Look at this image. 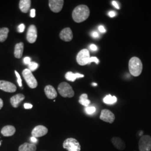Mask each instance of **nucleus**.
Masks as SVG:
<instances>
[{"instance_id":"f257e3e1","label":"nucleus","mask_w":151,"mask_h":151,"mask_svg":"<svg viewBox=\"0 0 151 151\" xmlns=\"http://www.w3.org/2000/svg\"><path fill=\"white\" fill-rule=\"evenodd\" d=\"M90 14L89 8L86 5H81L76 7L72 12V18L77 23L85 21L88 19Z\"/></svg>"},{"instance_id":"f03ea898","label":"nucleus","mask_w":151,"mask_h":151,"mask_svg":"<svg viewBox=\"0 0 151 151\" xmlns=\"http://www.w3.org/2000/svg\"><path fill=\"white\" fill-rule=\"evenodd\" d=\"M143 70V64L140 59L137 57L130 58L129 62L130 73L134 77L140 75Z\"/></svg>"},{"instance_id":"7ed1b4c3","label":"nucleus","mask_w":151,"mask_h":151,"mask_svg":"<svg viewBox=\"0 0 151 151\" xmlns=\"http://www.w3.org/2000/svg\"><path fill=\"white\" fill-rule=\"evenodd\" d=\"M58 91L62 97L71 98L75 95V92L72 87L67 82L60 83L58 87Z\"/></svg>"},{"instance_id":"20e7f679","label":"nucleus","mask_w":151,"mask_h":151,"mask_svg":"<svg viewBox=\"0 0 151 151\" xmlns=\"http://www.w3.org/2000/svg\"><path fill=\"white\" fill-rule=\"evenodd\" d=\"M63 147L68 151H80L81 145L75 138H68L63 142Z\"/></svg>"},{"instance_id":"39448f33","label":"nucleus","mask_w":151,"mask_h":151,"mask_svg":"<svg viewBox=\"0 0 151 151\" xmlns=\"http://www.w3.org/2000/svg\"><path fill=\"white\" fill-rule=\"evenodd\" d=\"M22 76L27 83V85L31 88H35L38 86V82L34 76L32 72L29 69H25L22 71Z\"/></svg>"},{"instance_id":"423d86ee","label":"nucleus","mask_w":151,"mask_h":151,"mask_svg":"<svg viewBox=\"0 0 151 151\" xmlns=\"http://www.w3.org/2000/svg\"><path fill=\"white\" fill-rule=\"evenodd\" d=\"M90 55L89 51L87 49H83L80 50L76 57V60L78 64L80 65H88Z\"/></svg>"},{"instance_id":"0eeeda50","label":"nucleus","mask_w":151,"mask_h":151,"mask_svg":"<svg viewBox=\"0 0 151 151\" xmlns=\"http://www.w3.org/2000/svg\"><path fill=\"white\" fill-rule=\"evenodd\" d=\"M138 146H139V150L140 151H151V136L145 135L141 137V138L139 140Z\"/></svg>"},{"instance_id":"6e6552de","label":"nucleus","mask_w":151,"mask_h":151,"mask_svg":"<svg viewBox=\"0 0 151 151\" xmlns=\"http://www.w3.org/2000/svg\"><path fill=\"white\" fill-rule=\"evenodd\" d=\"M100 119L104 122L112 124L115 120V116L110 110L108 109H104L101 112Z\"/></svg>"},{"instance_id":"1a4fd4ad","label":"nucleus","mask_w":151,"mask_h":151,"mask_svg":"<svg viewBox=\"0 0 151 151\" xmlns=\"http://www.w3.org/2000/svg\"><path fill=\"white\" fill-rule=\"evenodd\" d=\"M37 39V29L34 25H31L27 30V39L29 43H34Z\"/></svg>"},{"instance_id":"9d476101","label":"nucleus","mask_w":151,"mask_h":151,"mask_svg":"<svg viewBox=\"0 0 151 151\" xmlns=\"http://www.w3.org/2000/svg\"><path fill=\"white\" fill-rule=\"evenodd\" d=\"M64 5L63 0H50L49 1V6L50 10L55 13L60 12L62 10Z\"/></svg>"},{"instance_id":"9b49d317","label":"nucleus","mask_w":151,"mask_h":151,"mask_svg":"<svg viewBox=\"0 0 151 151\" xmlns=\"http://www.w3.org/2000/svg\"><path fill=\"white\" fill-rule=\"evenodd\" d=\"M48 132V129L43 125H38L35 127L32 131V135L35 138L42 137L46 135Z\"/></svg>"},{"instance_id":"f8f14e48","label":"nucleus","mask_w":151,"mask_h":151,"mask_svg":"<svg viewBox=\"0 0 151 151\" xmlns=\"http://www.w3.org/2000/svg\"><path fill=\"white\" fill-rule=\"evenodd\" d=\"M0 89L6 92H15L16 91V86L10 82L0 80Z\"/></svg>"},{"instance_id":"ddd939ff","label":"nucleus","mask_w":151,"mask_h":151,"mask_svg":"<svg viewBox=\"0 0 151 151\" xmlns=\"http://www.w3.org/2000/svg\"><path fill=\"white\" fill-rule=\"evenodd\" d=\"M60 37L65 42H70L73 39V33L70 27L63 29L60 34Z\"/></svg>"},{"instance_id":"4468645a","label":"nucleus","mask_w":151,"mask_h":151,"mask_svg":"<svg viewBox=\"0 0 151 151\" xmlns=\"http://www.w3.org/2000/svg\"><path fill=\"white\" fill-rule=\"evenodd\" d=\"M25 96L22 93H19L16 95L13 96L10 99V103L11 105L14 108H18L20 103L22 101L25 99Z\"/></svg>"},{"instance_id":"2eb2a0df","label":"nucleus","mask_w":151,"mask_h":151,"mask_svg":"<svg viewBox=\"0 0 151 151\" xmlns=\"http://www.w3.org/2000/svg\"><path fill=\"white\" fill-rule=\"evenodd\" d=\"M114 146L120 151H123L125 148V143L124 140L119 137H113L111 139Z\"/></svg>"},{"instance_id":"dca6fc26","label":"nucleus","mask_w":151,"mask_h":151,"mask_svg":"<svg viewBox=\"0 0 151 151\" xmlns=\"http://www.w3.org/2000/svg\"><path fill=\"white\" fill-rule=\"evenodd\" d=\"M15 128L12 125H6L1 130V133L4 137H11L15 134Z\"/></svg>"},{"instance_id":"f3484780","label":"nucleus","mask_w":151,"mask_h":151,"mask_svg":"<svg viewBox=\"0 0 151 151\" xmlns=\"http://www.w3.org/2000/svg\"><path fill=\"white\" fill-rule=\"evenodd\" d=\"M45 95L49 99H54L57 96V92L53 87L51 85H47L44 88Z\"/></svg>"},{"instance_id":"a211bd4d","label":"nucleus","mask_w":151,"mask_h":151,"mask_svg":"<svg viewBox=\"0 0 151 151\" xmlns=\"http://www.w3.org/2000/svg\"><path fill=\"white\" fill-rule=\"evenodd\" d=\"M30 0H20L19 1V8L20 10L24 12L27 13L30 10L31 7Z\"/></svg>"},{"instance_id":"6ab92c4d","label":"nucleus","mask_w":151,"mask_h":151,"mask_svg":"<svg viewBox=\"0 0 151 151\" xmlns=\"http://www.w3.org/2000/svg\"><path fill=\"white\" fill-rule=\"evenodd\" d=\"M37 146L34 143H24L19 147V151H36Z\"/></svg>"},{"instance_id":"aec40b11","label":"nucleus","mask_w":151,"mask_h":151,"mask_svg":"<svg viewBox=\"0 0 151 151\" xmlns=\"http://www.w3.org/2000/svg\"><path fill=\"white\" fill-rule=\"evenodd\" d=\"M24 43L20 42L16 44L14 49V56L16 58H21L24 51Z\"/></svg>"},{"instance_id":"412c9836","label":"nucleus","mask_w":151,"mask_h":151,"mask_svg":"<svg viewBox=\"0 0 151 151\" xmlns=\"http://www.w3.org/2000/svg\"><path fill=\"white\" fill-rule=\"evenodd\" d=\"M83 77H84L83 75H82V74L78 73H73L72 72H67L65 75V77L66 80H67L68 81H71V82H74L77 78H82Z\"/></svg>"},{"instance_id":"4be33fe9","label":"nucleus","mask_w":151,"mask_h":151,"mask_svg":"<svg viewBox=\"0 0 151 151\" xmlns=\"http://www.w3.org/2000/svg\"><path fill=\"white\" fill-rule=\"evenodd\" d=\"M9 29L7 27L0 28V42H4L7 39Z\"/></svg>"},{"instance_id":"5701e85b","label":"nucleus","mask_w":151,"mask_h":151,"mask_svg":"<svg viewBox=\"0 0 151 151\" xmlns=\"http://www.w3.org/2000/svg\"><path fill=\"white\" fill-rule=\"evenodd\" d=\"M79 103L85 107L88 106V105L91 103V101L90 100L88 99V95L86 93H83L81 95L80 97Z\"/></svg>"},{"instance_id":"b1692460","label":"nucleus","mask_w":151,"mask_h":151,"mask_svg":"<svg viewBox=\"0 0 151 151\" xmlns=\"http://www.w3.org/2000/svg\"><path fill=\"white\" fill-rule=\"evenodd\" d=\"M103 101L105 104H109V105H112L117 101V98L115 96H111V95H108L104 98Z\"/></svg>"},{"instance_id":"393cba45","label":"nucleus","mask_w":151,"mask_h":151,"mask_svg":"<svg viewBox=\"0 0 151 151\" xmlns=\"http://www.w3.org/2000/svg\"><path fill=\"white\" fill-rule=\"evenodd\" d=\"M27 65L29 67V70H30L32 72L36 70L39 66L38 63L35 62H31Z\"/></svg>"},{"instance_id":"a878e982","label":"nucleus","mask_w":151,"mask_h":151,"mask_svg":"<svg viewBox=\"0 0 151 151\" xmlns=\"http://www.w3.org/2000/svg\"><path fill=\"white\" fill-rule=\"evenodd\" d=\"M85 112L88 115H91L96 111V108L94 106H87L85 109Z\"/></svg>"},{"instance_id":"bb28decb","label":"nucleus","mask_w":151,"mask_h":151,"mask_svg":"<svg viewBox=\"0 0 151 151\" xmlns=\"http://www.w3.org/2000/svg\"><path fill=\"white\" fill-rule=\"evenodd\" d=\"M15 74H16V77H17V83H18V84H19V86L21 88L22 87V78H21V77H20V75H19V73L16 71V70H15Z\"/></svg>"},{"instance_id":"cd10ccee","label":"nucleus","mask_w":151,"mask_h":151,"mask_svg":"<svg viewBox=\"0 0 151 151\" xmlns=\"http://www.w3.org/2000/svg\"><path fill=\"white\" fill-rule=\"evenodd\" d=\"M92 62H95L96 63L97 65H98L99 63V60L97 58V57H90V60H89V63L88 64H90Z\"/></svg>"},{"instance_id":"c85d7f7f","label":"nucleus","mask_w":151,"mask_h":151,"mask_svg":"<svg viewBox=\"0 0 151 151\" xmlns=\"http://www.w3.org/2000/svg\"><path fill=\"white\" fill-rule=\"evenodd\" d=\"M23 62H24V63L25 65H28L32 62V61H31V58H30V57H25V58H24Z\"/></svg>"},{"instance_id":"c756f323","label":"nucleus","mask_w":151,"mask_h":151,"mask_svg":"<svg viewBox=\"0 0 151 151\" xmlns=\"http://www.w3.org/2000/svg\"><path fill=\"white\" fill-rule=\"evenodd\" d=\"M25 25L24 24H20L19 27H18V32H22L24 31V30H25Z\"/></svg>"},{"instance_id":"7c9ffc66","label":"nucleus","mask_w":151,"mask_h":151,"mask_svg":"<svg viewBox=\"0 0 151 151\" xmlns=\"http://www.w3.org/2000/svg\"><path fill=\"white\" fill-rule=\"evenodd\" d=\"M24 108L26 109H30L32 108V105L31 104L25 103V104H24Z\"/></svg>"},{"instance_id":"2f4dec72","label":"nucleus","mask_w":151,"mask_h":151,"mask_svg":"<svg viewBox=\"0 0 151 151\" xmlns=\"http://www.w3.org/2000/svg\"><path fill=\"white\" fill-rule=\"evenodd\" d=\"M91 35L92 37L94 38H99V35L98 32H95V31L92 32L91 33Z\"/></svg>"},{"instance_id":"473e14b6","label":"nucleus","mask_w":151,"mask_h":151,"mask_svg":"<svg viewBox=\"0 0 151 151\" xmlns=\"http://www.w3.org/2000/svg\"><path fill=\"white\" fill-rule=\"evenodd\" d=\"M99 30L100 31V32H101V33H104V32H106V30H105V27L102 25H100L99 27Z\"/></svg>"},{"instance_id":"72a5a7b5","label":"nucleus","mask_w":151,"mask_h":151,"mask_svg":"<svg viewBox=\"0 0 151 151\" xmlns=\"http://www.w3.org/2000/svg\"><path fill=\"white\" fill-rule=\"evenodd\" d=\"M90 48L92 51H96L97 50V46L96 45H95V44H91L90 46Z\"/></svg>"},{"instance_id":"f704fd0d","label":"nucleus","mask_w":151,"mask_h":151,"mask_svg":"<svg viewBox=\"0 0 151 151\" xmlns=\"http://www.w3.org/2000/svg\"><path fill=\"white\" fill-rule=\"evenodd\" d=\"M112 5L117 9H120V7H119V5L118 4V2L115 1H112Z\"/></svg>"},{"instance_id":"c9c22d12","label":"nucleus","mask_w":151,"mask_h":151,"mask_svg":"<svg viewBox=\"0 0 151 151\" xmlns=\"http://www.w3.org/2000/svg\"><path fill=\"white\" fill-rule=\"evenodd\" d=\"M35 16V10L32 9L30 10V17H34Z\"/></svg>"},{"instance_id":"e433bc0d","label":"nucleus","mask_w":151,"mask_h":151,"mask_svg":"<svg viewBox=\"0 0 151 151\" xmlns=\"http://www.w3.org/2000/svg\"><path fill=\"white\" fill-rule=\"evenodd\" d=\"M116 15V13L114 11H111L109 12V16L110 17H113Z\"/></svg>"},{"instance_id":"4c0bfd02","label":"nucleus","mask_w":151,"mask_h":151,"mask_svg":"<svg viewBox=\"0 0 151 151\" xmlns=\"http://www.w3.org/2000/svg\"><path fill=\"white\" fill-rule=\"evenodd\" d=\"M4 106V102H3V100L0 98V110Z\"/></svg>"},{"instance_id":"58836bf2","label":"nucleus","mask_w":151,"mask_h":151,"mask_svg":"<svg viewBox=\"0 0 151 151\" xmlns=\"http://www.w3.org/2000/svg\"><path fill=\"white\" fill-rule=\"evenodd\" d=\"M31 140L32 141V142H34V143H35V142H37V138H35V137H32L31 138Z\"/></svg>"},{"instance_id":"ea45409f","label":"nucleus","mask_w":151,"mask_h":151,"mask_svg":"<svg viewBox=\"0 0 151 151\" xmlns=\"http://www.w3.org/2000/svg\"><path fill=\"white\" fill-rule=\"evenodd\" d=\"M92 85L93 86H97V84L95 83H92Z\"/></svg>"},{"instance_id":"a19ab883","label":"nucleus","mask_w":151,"mask_h":151,"mask_svg":"<svg viewBox=\"0 0 151 151\" xmlns=\"http://www.w3.org/2000/svg\"><path fill=\"white\" fill-rule=\"evenodd\" d=\"M0 145H1V143H0Z\"/></svg>"}]
</instances>
